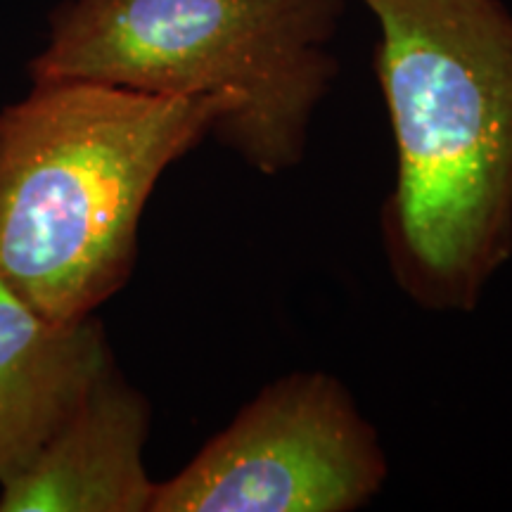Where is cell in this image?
I'll return each instance as SVG.
<instances>
[{
  "label": "cell",
  "mask_w": 512,
  "mask_h": 512,
  "mask_svg": "<svg viewBox=\"0 0 512 512\" xmlns=\"http://www.w3.org/2000/svg\"><path fill=\"white\" fill-rule=\"evenodd\" d=\"M396 147L382 247L427 311L467 313L512 256V15L501 0H361Z\"/></svg>",
  "instance_id": "obj_1"
},
{
  "label": "cell",
  "mask_w": 512,
  "mask_h": 512,
  "mask_svg": "<svg viewBox=\"0 0 512 512\" xmlns=\"http://www.w3.org/2000/svg\"><path fill=\"white\" fill-rule=\"evenodd\" d=\"M238 105L34 81L0 110V280L57 325L95 316L133 275L159 178Z\"/></svg>",
  "instance_id": "obj_2"
},
{
  "label": "cell",
  "mask_w": 512,
  "mask_h": 512,
  "mask_svg": "<svg viewBox=\"0 0 512 512\" xmlns=\"http://www.w3.org/2000/svg\"><path fill=\"white\" fill-rule=\"evenodd\" d=\"M344 0H62L31 81L76 79L152 95L235 93L211 128L264 176L304 159L337 76L328 46Z\"/></svg>",
  "instance_id": "obj_3"
},
{
  "label": "cell",
  "mask_w": 512,
  "mask_h": 512,
  "mask_svg": "<svg viewBox=\"0 0 512 512\" xmlns=\"http://www.w3.org/2000/svg\"><path fill=\"white\" fill-rule=\"evenodd\" d=\"M389 475L375 427L335 375L266 384L178 475L150 512H354Z\"/></svg>",
  "instance_id": "obj_4"
},
{
  "label": "cell",
  "mask_w": 512,
  "mask_h": 512,
  "mask_svg": "<svg viewBox=\"0 0 512 512\" xmlns=\"http://www.w3.org/2000/svg\"><path fill=\"white\" fill-rule=\"evenodd\" d=\"M150 418L112 361L36 458L0 484V512H150Z\"/></svg>",
  "instance_id": "obj_5"
},
{
  "label": "cell",
  "mask_w": 512,
  "mask_h": 512,
  "mask_svg": "<svg viewBox=\"0 0 512 512\" xmlns=\"http://www.w3.org/2000/svg\"><path fill=\"white\" fill-rule=\"evenodd\" d=\"M112 361L98 316L57 325L0 280V484L36 458Z\"/></svg>",
  "instance_id": "obj_6"
}]
</instances>
